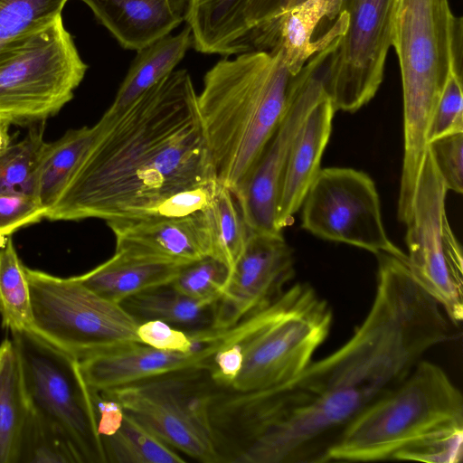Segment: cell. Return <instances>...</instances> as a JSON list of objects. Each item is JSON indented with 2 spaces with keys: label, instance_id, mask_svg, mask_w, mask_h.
<instances>
[{
  "label": "cell",
  "instance_id": "cell-22",
  "mask_svg": "<svg viewBox=\"0 0 463 463\" xmlns=\"http://www.w3.org/2000/svg\"><path fill=\"white\" fill-rule=\"evenodd\" d=\"M184 266L115 252L105 262L75 277L94 292L120 304L137 293L170 285Z\"/></svg>",
  "mask_w": 463,
  "mask_h": 463
},
{
  "label": "cell",
  "instance_id": "cell-3",
  "mask_svg": "<svg viewBox=\"0 0 463 463\" xmlns=\"http://www.w3.org/2000/svg\"><path fill=\"white\" fill-rule=\"evenodd\" d=\"M298 81L277 50L223 58L205 73L198 111L217 179L232 194L285 117Z\"/></svg>",
  "mask_w": 463,
  "mask_h": 463
},
{
  "label": "cell",
  "instance_id": "cell-15",
  "mask_svg": "<svg viewBox=\"0 0 463 463\" xmlns=\"http://www.w3.org/2000/svg\"><path fill=\"white\" fill-rule=\"evenodd\" d=\"M294 276V252L281 232H250L217 301L214 329H227L269 305Z\"/></svg>",
  "mask_w": 463,
  "mask_h": 463
},
{
  "label": "cell",
  "instance_id": "cell-38",
  "mask_svg": "<svg viewBox=\"0 0 463 463\" xmlns=\"http://www.w3.org/2000/svg\"><path fill=\"white\" fill-rule=\"evenodd\" d=\"M436 167L449 190L463 191V132L436 138L428 143Z\"/></svg>",
  "mask_w": 463,
  "mask_h": 463
},
{
  "label": "cell",
  "instance_id": "cell-41",
  "mask_svg": "<svg viewBox=\"0 0 463 463\" xmlns=\"http://www.w3.org/2000/svg\"><path fill=\"white\" fill-rule=\"evenodd\" d=\"M8 125L0 123V150L5 148L10 144L11 138L8 133Z\"/></svg>",
  "mask_w": 463,
  "mask_h": 463
},
{
  "label": "cell",
  "instance_id": "cell-13",
  "mask_svg": "<svg viewBox=\"0 0 463 463\" xmlns=\"http://www.w3.org/2000/svg\"><path fill=\"white\" fill-rule=\"evenodd\" d=\"M302 227L319 238L375 255H407L389 239L372 178L347 167L321 168L302 203Z\"/></svg>",
  "mask_w": 463,
  "mask_h": 463
},
{
  "label": "cell",
  "instance_id": "cell-4",
  "mask_svg": "<svg viewBox=\"0 0 463 463\" xmlns=\"http://www.w3.org/2000/svg\"><path fill=\"white\" fill-rule=\"evenodd\" d=\"M392 46L403 100V161L398 209L412 207L429 127L452 70L462 71L463 21L449 0H394Z\"/></svg>",
  "mask_w": 463,
  "mask_h": 463
},
{
  "label": "cell",
  "instance_id": "cell-39",
  "mask_svg": "<svg viewBox=\"0 0 463 463\" xmlns=\"http://www.w3.org/2000/svg\"><path fill=\"white\" fill-rule=\"evenodd\" d=\"M302 1L304 0H248L244 11V20L249 30L250 46L253 34Z\"/></svg>",
  "mask_w": 463,
  "mask_h": 463
},
{
  "label": "cell",
  "instance_id": "cell-35",
  "mask_svg": "<svg viewBox=\"0 0 463 463\" xmlns=\"http://www.w3.org/2000/svg\"><path fill=\"white\" fill-rule=\"evenodd\" d=\"M460 132H463L462 71L452 70L434 110L427 141Z\"/></svg>",
  "mask_w": 463,
  "mask_h": 463
},
{
  "label": "cell",
  "instance_id": "cell-29",
  "mask_svg": "<svg viewBox=\"0 0 463 463\" xmlns=\"http://www.w3.org/2000/svg\"><path fill=\"white\" fill-rule=\"evenodd\" d=\"M25 267L11 237L0 248V317L10 332L32 331V299Z\"/></svg>",
  "mask_w": 463,
  "mask_h": 463
},
{
  "label": "cell",
  "instance_id": "cell-5",
  "mask_svg": "<svg viewBox=\"0 0 463 463\" xmlns=\"http://www.w3.org/2000/svg\"><path fill=\"white\" fill-rule=\"evenodd\" d=\"M333 311L308 283L291 286L269 305L220 330L224 341L237 343L243 354L240 373L220 391L252 393L298 376L329 335Z\"/></svg>",
  "mask_w": 463,
  "mask_h": 463
},
{
  "label": "cell",
  "instance_id": "cell-40",
  "mask_svg": "<svg viewBox=\"0 0 463 463\" xmlns=\"http://www.w3.org/2000/svg\"><path fill=\"white\" fill-rule=\"evenodd\" d=\"M92 390L98 434L100 439L109 437L119 430L124 419L125 411L115 399L102 392Z\"/></svg>",
  "mask_w": 463,
  "mask_h": 463
},
{
  "label": "cell",
  "instance_id": "cell-30",
  "mask_svg": "<svg viewBox=\"0 0 463 463\" xmlns=\"http://www.w3.org/2000/svg\"><path fill=\"white\" fill-rule=\"evenodd\" d=\"M43 123L31 126L19 142L0 150V193L36 196L38 173L47 142Z\"/></svg>",
  "mask_w": 463,
  "mask_h": 463
},
{
  "label": "cell",
  "instance_id": "cell-27",
  "mask_svg": "<svg viewBox=\"0 0 463 463\" xmlns=\"http://www.w3.org/2000/svg\"><path fill=\"white\" fill-rule=\"evenodd\" d=\"M204 213L211 233L210 256L222 262L231 272L250 235L232 193L221 185Z\"/></svg>",
  "mask_w": 463,
  "mask_h": 463
},
{
  "label": "cell",
  "instance_id": "cell-28",
  "mask_svg": "<svg viewBox=\"0 0 463 463\" xmlns=\"http://www.w3.org/2000/svg\"><path fill=\"white\" fill-rule=\"evenodd\" d=\"M106 461L113 463H183L185 459L149 429L125 412L119 430L101 438Z\"/></svg>",
  "mask_w": 463,
  "mask_h": 463
},
{
  "label": "cell",
  "instance_id": "cell-18",
  "mask_svg": "<svg viewBox=\"0 0 463 463\" xmlns=\"http://www.w3.org/2000/svg\"><path fill=\"white\" fill-rule=\"evenodd\" d=\"M218 346L217 339H210L196 350L180 353L134 344L80 360V364L89 386L100 392L187 368L210 369Z\"/></svg>",
  "mask_w": 463,
  "mask_h": 463
},
{
  "label": "cell",
  "instance_id": "cell-10",
  "mask_svg": "<svg viewBox=\"0 0 463 463\" xmlns=\"http://www.w3.org/2000/svg\"><path fill=\"white\" fill-rule=\"evenodd\" d=\"M30 405L66 437L80 463H107L97 431L93 390L80 360L32 331L11 332Z\"/></svg>",
  "mask_w": 463,
  "mask_h": 463
},
{
  "label": "cell",
  "instance_id": "cell-32",
  "mask_svg": "<svg viewBox=\"0 0 463 463\" xmlns=\"http://www.w3.org/2000/svg\"><path fill=\"white\" fill-rule=\"evenodd\" d=\"M69 0H0V47L52 22Z\"/></svg>",
  "mask_w": 463,
  "mask_h": 463
},
{
  "label": "cell",
  "instance_id": "cell-1",
  "mask_svg": "<svg viewBox=\"0 0 463 463\" xmlns=\"http://www.w3.org/2000/svg\"><path fill=\"white\" fill-rule=\"evenodd\" d=\"M376 257L371 308L341 347L282 385L243 394L215 391L213 427L233 462H326L364 410L397 388L424 354L453 337L450 321L407 259Z\"/></svg>",
  "mask_w": 463,
  "mask_h": 463
},
{
  "label": "cell",
  "instance_id": "cell-37",
  "mask_svg": "<svg viewBox=\"0 0 463 463\" xmlns=\"http://www.w3.org/2000/svg\"><path fill=\"white\" fill-rule=\"evenodd\" d=\"M46 211L33 195L0 193V248L17 230L43 219Z\"/></svg>",
  "mask_w": 463,
  "mask_h": 463
},
{
  "label": "cell",
  "instance_id": "cell-7",
  "mask_svg": "<svg viewBox=\"0 0 463 463\" xmlns=\"http://www.w3.org/2000/svg\"><path fill=\"white\" fill-rule=\"evenodd\" d=\"M88 65L61 15L0 47V123L33 126L74 96Z\"/></svg>",
  "mask_w": 463,
  "mask_h": 463
},
{
  "label": "cell",
  "instance_id": "cell-19",
  "mask_svg": "<svg viewBox=\"0 0 463 463\" xmlns=\"http://www.w3.org/2000/svg\"><path fill=\"white\" fill-rule=\"evenodd\" d=\"M335 112L326 94L311 109L293 140L278 194L276 227L279 232L292 224L294 214L321 169Z\"/></svg>",
  "mask_w": 463,
  "mask_h": 463
},
{
  "label": "cell",
  "instance_id": "cell-33",
  "mask_svg": "<svg viewBox=\"0 0 463 463\" xmlns=\"http://www.w3.org/2000/svg\"><path fill=\"white\" fill-rule=\"evenodd\" d=\"M229 275L222 262L206 256L185 265L170 285L191 298L218 301Z\"/></svg>",
  "mask_w": 463,
  "mask_h": 463
},
{
  "label": "cell",
  "instance_id": "cell-21",
  "mask_svg": "<svg viewBox=\"0 0 463 463\" xmlns=\"http://www.w3.org/2000/svg\"><path fill=\"white\" fill-rule=\"evenodd\" d=\"M248 0H189L185 16L192 46L202 53L224 56L250 52L244 20Z\"/></svg>",
  "mask_w": 463,
  "mask_h": 463
},
{
  "label": "cell",
  "instance_id": "cell-36",
  "mask_svg": "<svg viewBox=\"0 0 463 463\" xmlns=\"http://www.w3.org/2000/svg\"><path fill=\"white\" fill-rule=\"evenodd\" d=\"M210 330L188 333L161 320H147L137 327L140 342L166 351L188 353L204 345L210 339Z\"/></svg>",
  "mask_w": 463,
  "mask_h": 463
},
{
  "label": "cell",
  "instance_id": "cell-14",
  "mask_svg": "<svg viewBox=\"0 0 463 463\" xmlns=\"http://www.w3.org/2000/svg\"><path fill=\"white\" fill-rule=\"evenodd\" d=\"M335 41L304 65L292 101L242 186L233 194L250 232H281L276 227L279 185L291 145L307 115L325 96L321 71Z\"/></svg>",
  "mask_w": 463,
  "mask_h": 463
},
{
  "label": "cell",
  "instance_id": "cell-12",
  "mask_svg": "<svg viewBox=\"0 0 463 463\" xmlns=\"http://www.w3.org/2000/svg\"><path fill=\"white\" fill-rule=\"evenodd\" d=\"M394 0H342L347 19L322 68L325 91L335 111L355 112L379 90L392 47Z\"/></svg>",
  "mask_w": 463,
  "mask_h": 463
},
{
  "label": "cell",
  "instance_id": "cell-16",
  "mask_svg": "<svg viewBox=\"0 0 463 463\" xmlns=\"http://www.w3.org/2000/svg\"><path fill=\"white\" fill-rule=\"evenodd\" d=\"M107 224L115 235L117 253L178 265L211 254L204 210L176 217L115 220Z\"/></svg>",
  "mask_w": 463,
  "mask_h": 463
},
{
  "label": "cell",
  "instance_id": "cell-23",
  "mask_svg": "<svg viewBox=\"0 0 463 463\" xmlns=\"http://www.w3.org/2000/svg\"><path fill=\"white\" fill-rule=\"evenodd\" d=\"M188 26L179 33L168 34L137 52L116 97L106 110L119 114L150 88L175 71L192 46Z\"/></svg>",
  "mask_w": 463,
  "mask_h": 463
},
{
  "label": "cell",
  "instance_id": "cell-34",
  "mask_svg": "<svg viewBox=\"0 0 463 463\" xmlns=\"http://www.w3.org/2000/svg\"><path fill=\"white\" fill-rule=\"evenodd\" d=\"M463 457V427L439 431L398 452L395 460L459 463Z\"/></svg>",
  "mask_w": 463,
  "mask_h": 463
},
{
  "label": "cell",
  "instance_id": "cell-11",
  "mask_svg": "<svg viewBox=\"0 0 463 463\" xmlns=\"http://www.w3.org/2000/svg\"><path fill=\"white\" fill-rule=\"evenodd\" d=\"M448 189L427 147L406 223L407 261L454 326L463 319V256L446 213Z\"/></svg>",
  "mask_w": 463,
  "mask_h": 463
},
{
  "label": "cell",
  "instance_id": "cell-8",
  "mask_svg": "<svg viewBox=\"0 0 463 463\" xmlns=\"http://www.w3.org/2000/svg\"><path fill=\"white\" fill-rule=\"evenodd\" d=\"M33 332L82 360L134 344L139 323L121 306L94 292L75 276L61 278L25 267Z\"/></svg>",
  "mask_w": 463,
  "mask_h": 463
},
{
  "label": "cell",
  "instance_id": "cell-20",
  "mask_svg": "<svg viewBox=\"0 0 463 463\" xmlns=\"http://www.w3.org/2000/svg\"><path fill=\"white\" fill-rule=\"evenodd\" d=\"M128 50L139 51L185 21L189 0H81Z\"/></svg>",
  "mask_w": 463,
  "mask_h": 463
},
{
  "label": "cell",
  "instance_id": "cell-6",
  "mask_svg": "<svg viewBox=\"0 0 463 463\" xmlns=\"http://www.w3.org/2000/svg\"><path fill=\"white\" fill-rule=\"evenodd\" d=\"M459 427H463L460 391L440 366L421 359L397 388L348 426L326 462L393 459L427 436Z\"/></svg>",
  "mask_w": 463,
  "mask_h": 463
},
{
  "label": "cell",
  "instance_id": "cell-9",
  "mask_svg": "<svg viewBox=\"0 0 463 463\" xmlns=\"http://www.w3.org/2000/svg\"><path fill=\"white\" fill-rule=\"evenodd\" d=\"M209 368L192 367L100 391L164 442L204 463L222 462L210 416Z\"/></svg>",
  "mask_w": 463,
  "mask_h": 463
},
{
  "label": "cell",
  "instance_id": "cell-17",
  "mask_svg": "<svg viewBox=\"0 0 463 463\" xmlns=\"http://www.w3.org/2000/svg\"><path fill=\"white\" fill-rule=\"evenodd\" d=\"M342 0H304L256 33L252 51H279L296 76L317 51L341 37L347 19Z\"/></svg>",
  "mask_w": 463,
  "mask_h": 463
},
{
  "label": "cell",
  "instance_id": "cell-26",
  "mask_svg": "<svg viewBox=\"0 0 463 463\" xmlns=\"http://www.w3.org/2000/svg\"><path fill=\"white\" fill-rule=\"evenodd\" d=\"M30 402L20 358L12 338L0 344V463H16Z\"/></svg>",
  "mask_w": 463,
  "mask_h": 463
},
{
  "label": "cell",
  "instance_id": "cell-24",
  "mask_svg": "<svg viewBox=\"0 0 463 463\" xmlns=\"http://www.w3.org/2000/svg\"><path fill=\"white\" fill-rule=\"evenodd\" d=\"M120 304L139 324L161 320L188 333L214 329L217 301L191 298L171 285L137 293Z\"/></svg>",
  "mask_w": 463,
  "mask_h": 463
},
{
  "label": "cell",
  "instance_id": "cell-25",
  "mask_svg": "<svg viewBox=\"0 0 463 463\" xmlns=\"http://www.w3.org/2000/svg\"><path fill=\"white\" fill-rule=\"evenodd\" d=\"M105 124L102 116L92 127L70 129L58 140L47 142L39 168L36 193L37 199L47 211L57 202Z\"/></svg>",
  "mask_w": 463,
  "mask_h": 463
},
{
  "label": "cell",
  "instance_id": "cell-31",
  "mask_svg": "<svg viewBox=\"0 0 463 463\" xmlns=\"http://www.w3.org/2000/svg\"><path fill=\"white\" fill-rule=\"evenodd\" d=\"M16 463L80 461L63 433L31 407L21 432Z\"/></svg>",
  "mask_w": 463,
  "mask_h": 463
},
{
  "label": "cell",
  "instance_id": "cell-2",
  "mask_svg": "<svg viewBox=\"0 0 463 463\" xmlns=\"http://www.w3.org/2000/svg\"><path fill=\"white\" fill-rule=\"evenodd\" d=\"M103 117L102 132L45 219L160 217L175 194L219 182L187 71Z\"/></svg>",
  "mask_w": 463,
  "mask_h": 463
}]
</instances>
